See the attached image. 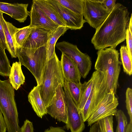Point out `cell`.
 <instances>
[{
  "mask_svg": "<svg viewBox=\"0 0 132 132\" xmlns=\"http://www.w3.org/2000/svg\"><path fill=\"white\" fill-rule=\"evenodd\" d=\"M55 10L64 21L69 29H81L86 22L83 15L75 13L65 7L56 0H46Z\"/></svg>",
  "mask_w": 132,
  "mask_h": 132,
  "instance_id": "cell-11",
  "label": "cell"
},
{
  "mask_svg": "<svg viewBox=\"0 0 132 132\" xmlns=\"http://www.w3.org/2000/svg\"><path fill=\"white\" fill-rule=\"evenodd\" d=\"M7 127L4 117L0 109V132H6Z\"/></svg>",
  "mask_w": 132,
  "mask_h": 132,
  "instance_id": "cell-35",
  "label": "cell"
},
{
  "mask_svg": "<svg viewBox=\"0 0 132 132\" xmlns=\"http://www.w3.org/2000/svg\"><path fill=\"white\" fill-rule=\"evenodd\" d=\"M64 82L60 62L55 53L45 67L40 84L37 85L41 97L47 107L56 93L59 84Z\"/></svg>",
  "mask_w": 132,
  "mask_h": 132,
  "instance_id": "cell-3",
  "label": "cell"
},
{
  "mask_svg": "<svg viewBox=\"0 0 132 132\" xmlns=\"http://www.w3.org/2000/svg\"><path fill=\"white\" fill-rule=\"evenodd\" d=\"M93 85V79L91 77L87 82L82 84L80 102L78 106L79 112L82 110L92 90Z\"/></svg>",
  "mask_w": 132,
  "mask_h": 132,
  "instance_id": "cell-23",
  "label": "cell"
},
{
  "mask_svg": "<svg viewBox=\"0 0 132 132\" xmlns=\"http://www.w3.org/2000/svg\"><path fill=\"white\" fill-rule=\"evenodd\" d=\"M120 54L121 63L124 71L131 76L132 73V60L128 55L126 46H121L120 49Z\"/></svg>",
  "mask_w": 132,
  "mask_h": 132,
  "instance_id": "cell-25",
  "label": "cell"
},
{
  "mask_svg": "<svg viewBox=\"0 0 132 132\" xmlns=\"http://www.w3.org/2000/svg\"><path fill=\"white\" fill-rule=\"evenodd\" d=\"M21 65L20 62L16 61L13 62L10 68L9 81L16 90L25 82V77L22 70Z\"/></svg>",
  "mask_w": 132,
  "mask_h": 132,
  "instance_id": "cell-19",
  "label": "cell"
},
{
  "mask_svg": "<svg viewBox=\"0 0 132 132\" xmlns=\"http://www.w3.org/2000/svg\"><path fill=\"white\" fill-rule=\"evenodd\" d=\"M116 0H102L103 6L108 11L111 12L116 4Z\"/></svg>",
  "mask_w": 132,
  "mask_h": 132,
  "instance_id": "cell-34",
  "label": "cell"
},
{
  "mask_svg": "<svg viewBox=\"0 0 132 132\" xmlns=\"http://www.w3.org/2000/svg\"><path fill=\"white\" fill-rule=\"evenodd\" d=\"M102 0H83L85 20L96 30L104 22L110 12L103 6Z\"/></svg>",
  "mask_w": 132,
  "mask_h": 132,
  "instance_id": "cell-7",
  "label": "cell"
},
{
  "mask_svg": "<svg viewBox=\"0 0 132 132\" xmlns=\"http://www.w3.org/2000/svg\"><path fill=\"white\" fill-rule=\"evenodd\" d=\"M46 45L37 48H17V56L21 65L32 73L37 85L41 82L44 70L47 61Z\"/></svg>",
  "mask_w": 132,
  "mask_h": 132,
  "instance_id": "cell-5",
  "label": "cell"
},
{
  "mask_svg": "<svg viewBox=\"0 0 132 132\" xmlns=\"http://www.w3.org/2000/svg\"><path fill=\"white\" fill-rule=\"evenodd\" d=\"M132 14H131L128 28L126 31V40L127 50L129 55L132 60Z\"/></svg>",
  "mask_w": 132,
  "mask_h": 132,
  "instance_id": "cell-30",
  "label": "cell"
},
{
  "mask_svg": "<svg viewBox=\"0 0 132 132\" xmlns=\"http://www.w3.org/2000/svg\"><path fill=\"white\" fill-rule=\"evenodd\" d=\"M28 4L10 3L0 2V11L20 23H23L29 16Z\"/></svg>",
  "mask_w": 132,
  "mask_h": 132,
  "instance_id": "cell-14",
  "label": "cell"
},
{
  "mask_svg": "<svg viewBox=\"0 0 132 132\" xmlns=\"http://www.w3.org/2000/svg\"><path fill=\"white\" fill-rule=\"evenodd\" d=\"M44 132H66L64 129L61 127H54L50 126L45 130Z\"/></svg>",
  "mask_w": 132,
  "mask_h": 132,
  "instance_id": "cell-37",
  "label": "cell"
},
{
  "mask_svg": "<svg viewBox=\"0 0 132 132\" xmlns=\"http://www.w3.org/2000/svg\"><path fill=\"white\" fill-rule=\"evenodd\" d=\"M0 109L6 123L7 132H20L14 89L8 80L0 79Z\"/></svg>",
  "mask_w": 132,
  "mask_h": 132,
  "instance_id": "cell-4",
  "label": "cell"
},
{
  "mask_svg": "<svg viewBox=\"0 0 132 132\" xmlns=\"http://www.w3.org/2000/svg\"><path fill=\"white\" fill-rule=\"evenodd\" d=\"M10 62L5 53V50L0 46V75L3 76H9Z\"/></svg>",
  "mask_w": 132,
  "mask_h": 132,
  "instance_id": "cell-27",
  "label": "cell"
},
{
  "mask_svg": "<svg viewBox=\"0 0 132 132\" xmlns=\"http://www.w3.org/2000/svg\"><path fill=\"white\" fill-rule=\"evenodd\" d=\"M115 116L117 122L116 132H126L128 123L124 112L121 110H118Z\"/></svg>",
  "mask_w": 132,
  "mask_h": 132,
  "instance_id": "cell-28",
  "label": "cell"
},
{
  "mask_svg": "<svg viewBox=\"0 0 132 132\" xmlns=\"http://www.w3.org/2000/svg\"><path fill=\"white\" fill-rule=\"evenodd\" d=\"M29 13L30 18L29 26L31 28H41L53 32L60 26L48 18L33 1Z\"/></svg>",
  "mask_w": 132,
  "mask_h": 132,
  "instance_id": "cell-13",
  "label": "cell"
},
{
  "mask_svg": "<svg viewBox=\"0 0 132 132\" xmlns=\"http://www.w3.org/2000/svg\"><path fill=\"white\" fill-rule=\"evenodd\" d=\"M51 20L60 26L66 27L65 23L55 10L46 0L33 1Z\"/></svg>",
  "mask_w": 132,
  "mask_h": 132,
  "instance_id": "cell-20",
  "label": "cell"
},
{
  "mask_svg": "<svg viewBox=\"0 0 132 132\" xmlns=\"http://www.w3.org/2000/svg\"><path fill=\"white\" fill-rule=\"evenodd\" d=\"M89 132H104L100 127L97 122L91 126Z\"/></svg>",
  "mask_w": 132,
  "mask_h": 132,
  "instance_id": "cell-36",
  "label": "cell"
},
{
  "mask_svg": "<svg viewBox=\"0 0 132 132\" xmlns=\"http://www.w3.org/2000/svg\"><path fill=\"white\" fill-rule=\"evenodd\" d=\"M20 132H34L32 122L28 119H26L20 128Z\"/></svg>",
  "mask_w": 132,
  "mask_h": 132,
  "instance_id": "cell-33",
  "label": "cell"
},
{
  "mask_svg": "<svg viewBox=\"0 0 132 132\" xmlns=\"http://www.w3.org/2000/svg\"><path fill=\"white\" fill-rule=\"evenodd\" d=\"M69 29L66 27L59 26L56 30L52 33L46 45L47 61L51 59L55 53V46L58 39Z\"/></svg>",
  "mask_w": 132,
  "mask_h": 132,
  "instance_id": "cell-21",
  "label": "cell"
},
{
  "mask_svg": "<svg viewBox=\"0 0 132 132\" xmlns=\"http://www.w3.org/2000/svg\"><path fill=\"white\" fill-rule=\"evenodd\" d=\"M2 12L0 11V46L4 50H5L6 49L8 51L9 48L6 41L0 18L1 14Z\"/></svg>",
  "mask_w": 132,
  "mask_h": 132,
  "instance_id": "cell-32",
  "label": "cell"
},
{
  "mask_svg": "<svg viewBox=\"0 0 132 132\" xmlns=\"http://www.w3.org/2000/svg\"><path fill=\"white\" fill-rule=\"evenodd\" d=\"M29 102L37 114L42 118L47 114L46 107L42 100L39 92L37 86H34L28 95Z\"/></svg>",
  "mask_w": 132,
  "mask_h": 132,
  "instance_id": "cell-18",
  "label": "cell"
},
{
  "mask_svg": "<svg viewBox=\"0 0 132 132\" xmlns=\"http://www.w3.org/2000/svg\"><path fill=\"white\" fill-rule=\"evenodd\" d=\"M3 12H2L0 18L9 48L8 51L12 58H15L17 57V56L14 34L17 28L12 23L7 21L5 20L3 16Z\"/></svg>",
  "mask_w": 132,
  "mask_h": 132,
  "instance_id": "cell-17",
  "label": "cell"
},
{
  "mask_svg": "<svg viewBox=\"0 0 132 132\" xmlns=\"http://www.w3.org/2000/svg\"><path fill=\"white\" fill-rule=\"evenodd\" d=\"M126 107L130 119V122L132 123V89L127 88L126 93Z\"/></svg>",
  "mask_w": 132,
  "mask_h": 132,
  "instance_id": "cell-31",
  "label": "cell"
},
{
  "mask_svg": "<svg viewBox=\"0 0 132 132\" xmlns=\"http://www.w3.org/2000/svg\"><path fill=\"white\" fill-rule=\"evenodd\" d=\"M97 122L104 132H114L113 116L106 117Z\"/></svg>",
  "mask_w": 132,
  "mask_h": 132,
  "instance_id": "cell-29",
  "label": "cell"
},
{
  "mask_svg": "<svg viewBox=\"0 0 132 132\" xmlns=\"http://www.w3.org/2000/svg\"><path fill=\"white\" fill-rule=\"evenodd\" d=\"M127 7L116 3L102 24L96 30L91 43L96 50L108 47L115 48L126 39L130 17Z\"/></svg>",
  "mask_w": 132,
  "mask_h": 132,
  "instance_id": "cell-1",
  "label": "cell"
},
{
  "mask_svg": "<svg viewBox=\"0 0 132 132\" xmlns=\"http://www.w3.org/2000/svg\"><path fill=\"white\" fill-rule=\"evenodd\" d=\"M126 132H132V123L129 122L128 124Z\"/></svg>",
  "mask_w": 132,
  "mask_h": 132,
  "instance_id": "cell-38",
  "label": "cell"
},
{
  "mask_svg": "<svg viewBox=\"0 0 132 132\" xmlns=\"http://www.w3.org/2000/svg\"><path fill=\"white\" fill-rule=\"evenodd\" d=\"M63 86L59 84L56 93L48 105L46 107L47 114L60 122H67V108Z\"/></svg>",
  "mask_w": 132,
  "mask_h": 132,
  "instance_id": "cell-9",
  "label": "cell"
},
{
  "mask_svg": "<svg viewBox=\"0 0 132 132\" xmlns=\"http://www.w3.org/2000/svg\"><path fill=\"white\" fill-rule=\"evenodd\" d=\"M31 28L29 26L21 28H17L14 34L16 48H20L22 47L30 33Z\"/></svg>",
  "mask_w": 132,
  "mask_h": 132,
  "instance_id": "cell-26",
  "label": "cell"
},
{
  "mask_svg": "<svg viewBox=\"0 0 132 132\" xmlns=\"http://www.w3.org/2000/svg\"><path fill=\"white\" fill-rule=\"evenodd\" d=\"M71 11L83 15V0H56Z\"/></svg>",
  "mask_w": 132,
  "mask_h": 132,
  "instance_id": "cell-24",
  "label": "cell"
},
{
  "mask_svg": "<svg viewBox=\"0 0 132 132\" xmlns=\"http://www.w3.org/2000/svg\"><path fill=\"white\" fill-rule=\"evenodd\" d=\"M52 32L41 28H32L30 33L22 47L37 48L45 46Z\"/></svg>",
  "mask_w": 132,
  "mask_h": 132,
  "instance_id": "cell-15",
  "label": "cell"
},
{
  "mask_svg": "<svg viewBox=\"0 0 132 132\" xmlns=\"http://www.w3.org/2000/svg\"><path fill=\"white\" fill-rule=\"evenodd\" d=\"M63 87L67 108L66 128L68 130L70 129L71 132H82L85 126L82 116L64 84Z\"/></svg>",
  "mask_w": 132,
  "mask_h": 132,
  "instance_id": "cell-10",
  "label": "cell"
},
{
  "mask_svg": "<svg viewBox=\"0 0 132 132\" xmlns=\"http://www.w3.org/2000/svg\"><path fill=\"white\" fill-rule=\"evenodd\" d=\"M95 65L96 70L103 75L106 86V94H116L122 64L119 53L115 48L110 47L98 50Z\"/></svg>",
  "mask_w": 132,
  "mask_h": 132,
  "instance_id": "cell-2",
  "label": "cell"
},
{
  "mask_svg": "<svg viewBox=\"0 0 132 132\" xmlns=\"http://www.w3.org/2000/svg\"><path fill=\"white\" fill-rule=\"evenodd\" d=\"M55 46L61 52L70 57L77 65L81 77L86 78L91 68L90 56L81 52L76 45L66 41L56 43Z\"/></svg>",
  "mask_w": 132,
  "mask_h": 132,
  "instance_id": "cell-6",
  "label": "cell"
},
{
  "mask_svg": "<svg viewBox=\"0 0 132 132\" xmlns=\"http://www.w3.org/2000/svg\"><path fill=\"white\" fill-rule=\"evenodd\" d=\"M115 95L113 92L105 95L87 121L88 126L105 118L116 115L119 103Z\"/></svg>",
  "mask_w": 132,
  "mask_h": 132,
  "instance_id": "cell-8",
  "label": "cell"
},
{
  "mask_svg": "<svg viewBox=\"0 0 132 132\" xmlns=\"http://www.w3.org/2000/svg\"><path fill=\"white\" fill-rule=\"evenodd\" d=\"M91 77L93 93L88 112L89 118L106 94V86L103 74L96 70Z\"/></svg>",
  "mask_w": 132,
  "mask_h": 132,
  "instance_id": "cell-12",
  "label": "cell"
},
{
  "mask_svg": "<svg viewBox=\"0 0 132 132\" xmlns=\"http://www.w3.org/2000/svg\"><path fill=\"white\" fill-rule=\"evenodd\" d=\"M64 85L70 96L78 107L80 99L82 84L81 82L77 83L67 81L64 80Z\"/></svg>",
  "mask_w": 132,
  "mask_h": 132,
  "instance_id": "cell-22",
  "label": "cell"
},
{
  "mask_svg": "<svg viewBox=\"0 0 132 132\" xmlns=\"http://www.w3.org/2000/svg\"><path fill=\"white\" fill-rule=\"evenodd\" d=\"M60 62L64 80L77 83L80 82L81 76L77 65L72 59L62 53Z\"/></svg>",
  "mask_w": 132,
  "mask_h": 132,
  "instance_id": "cell-16",
  "label": "cell"
}]
</instances>
